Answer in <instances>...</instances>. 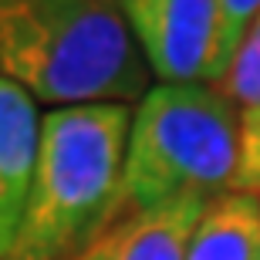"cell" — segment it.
<instances>
[{"mask_svg": "<svg viewBox=\"0 0 260 260\" xmlns=\"http://www.w3.org/2000/svg\"><path fill=\"white\" fill-rule=\"evenodd\" d=\"M0 78L34 102H142L152 68L122 0H0Z\"/></svg>", "mask_w": 260, "mask_h": 260, "instance_id": "obj_1", "label": "cell"}, {"mask_svg": "<svg viewBox=\"0 0 260 260\" xmlns=\"http://www.w3.org/2000/svg\"><path fill=\"white\" fill-rule=\"evenodd\" d=\"M132 105L51 108L41 118V149L27 210L10 260H78L115 223Z\"/></svg>", "mask_w": 260, "mask_h": 260, "instance_id": "obj_2", "label": "cell"}, {"mask_svg": "<svg viewBox=\"0 0 260 260\" xmlns=\"http://www.w3.org/2000/svg\"><path fill=\"white\" fill-rule=\"evenodd\" d=\"M240 169V108L216 85H152L132 112L115 220L169 203H213Z\"/></svg>", "mask_w": 260, "mask_h": 260, "instance_id": "obj_3", "label": "cell"}, {"mask_svg": "<svg viewBox=\"0 0 260 260\" xmlns=\"http://www.w3.org/2000/svg\"><path fill=\"white\" fill-rule=\"evenodd\" d=\"M122 10L159 81H213L220 0H122Z\"/></svg>", "mask_w": 260, "mask_h": 260, "instance_id": "obj_4", "label": "cell"}, {"mask_svg": "<svg viewBox=\"0 0 260 260\" xmlns=\"http://www.w3.org/2000/svg\"><path fill=\"white\" fill-rule=\"evenodd\" d=\"M38 102L20 85L0 78V260H10L27 210L41 149Z\"/></svg>", "mask_w": 260, "mask_h": 260, "instance_id": "obj_5", "label": "cell"}, {"mask_svg": "<svg viewBox=\"0 0 260 260\" xmlns=\"http://www.w3.org/2000/svg\"><path fill=\"white\" fill-rule=\"evenodd\" d=\"M203 210V200H186L128 213L98 233L78 260H186Z\"/></svg>", "mask_w": 260, "mask_h": 260, "instance_id": "obj_6", "label": "cell"}, {"mask_svg": "<svg viewBox=\"0 0 260 260\" xmlns=\"http://www.w3.org/2000/svg\"><path fill=\"white\" fill-rule=\"evenodd\" d=\"M186 260H260V196L226 193L206 203Z\"/></svg>", "mask_w": 260, "mask_h": 260, "instance_id": "obj_7", "label": "cell"}, {"mask_svg": "<svg viewBox=\"0 0 260 260\" xmlns=\"http://www.w3.org/2000/svg\"><path fill=\"white\" fill-rule=\"evenodd\" d=\"M216 88L240 108V115L260 108V20L240 41V48L233 54L230 68L223 71V78L216 81Z\"/></svg>", "mask_w": 260, "mask_h": 260, "instance_id": "obj_8", "label": "cell"}, {"mask_svg": "<svg viewBox=\"0 0 260 260\" xmlns=\"http://www.w3.org/2000/svg\"><path fill=\"white\" fill-rule=\"evenodd\" d=\"M260 20V0H220V44H216V61H213V81L216 85L223 71L230 68L233 54L247 38V30Z\"/></svg>", "mask_w": 260, "mask_h": 260, "instance_id": "obj_9", "label": "cell"}, {"mask_svg": "<svg viewBox=\"0 0 260 260\" xmlns=\"http://www.w3.org/2000/svg\"><path fill=\"white\" fill-rule=\"evenodd\" d=\"M233 193L260 196V108L240 115V169Z\"/></svg>", "mask_w": 260, "mask_h": 260, "instance_id": "obj_10", "label": "cell"}]
</instances>
